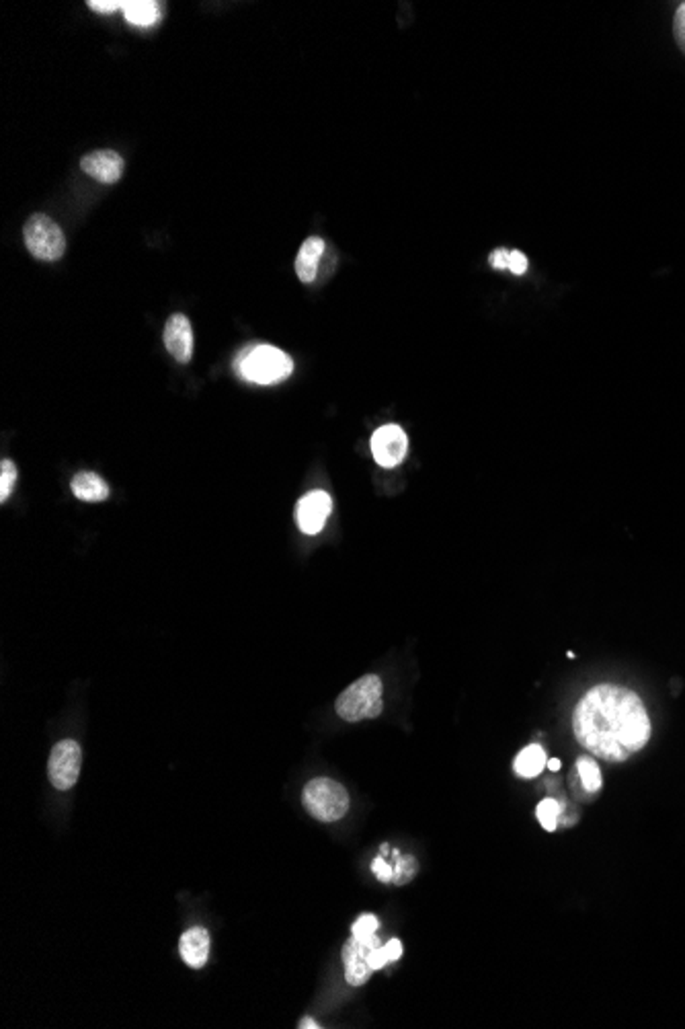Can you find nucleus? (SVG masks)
Instances as JSON below:
<instances>
[{"label": "nucleus", "instance_id": "24", "mask_svg": "<svg viewBox=\"0 0 685 1029\" xmlns=\"http://www.w3.org/2000/svg\"><path fill=\"white\" fill-rule=\"evenodd\" d=\"M89 6L91 11L101 12V15H111L117 9H123V3H120V0H91Z\"/></svg>", "mask_w": 685, "mask_h": 1029}, {"label": "nucleus", "instance_id": "15", "mask_svg": "<svg viewBox=\"0 0 685 1029\" xmlns=\"http://www.w3.org/2000/svg\"><path fill=\"white\" fill-rule=\"evenodd\" d=\"M122 11L128 23L136 25V28H153L162 17L161 4L154 0H128V3H123Z\"/></svg>", "mask_w": 685, "mask_h": 1029}, {"label": "nucleus", "instance_id": "18", "mask_svg": "<svg viewBox=\"0 0 685 1029\" xmlns=\"http://www.w3.org/2000/svg\"><path fill=\"white\" fill-rule=\"evenodd\" d=\"M577 771H579V777H581V783L583 788L587 789L589 793H595L602 789L603 785V779H602V771H599L597 763L593 758H579L577 760Z\"/></svg>", "mask_w": 685, "mask_h": 1029}, {"label": "nucleus", "instance_id": "2", "mask_svg": "<svg viewBox=\"0 0 685 1029\" xmlns=\"http://www.w3.org/2000/svg\"><path fill=\"white\" fill-rule=\"evenodd\" d=\"M239 375L253 384H278L294 372V362L286 352L275 345H255L236 360Z\"/></svg>", "mask_w": 685, "mask_h": 1029}, {"label": "nucleus", "instance_id": "13", "mask_svg": "<svg viewBox=\"0 0 685 1029\" xmlns=\"http://www.w3.org/2000/svg\"><path fill=\"white\" fill-rule=\"evenodd\" d=\"M70 487L72 494H75L78 500L89 503L105 502L111 494L107 481H105L101 475L93 473V471H81V473H76L72 477Z\"/></svg>", "mask_w": 685, "mask_h": 1029}, {"label": "nucleus", "instance_id": "8", "mask_svg": "<svg viewBox=\"0 0 685 1029\" xmlns=\"http://www.w3.org/2000/svg\"><path fill=\"white\" fill-rule=\"evenodd\" d=\"M380 946L382 941L375 935L367 937V939H355V937H351L345 943V947H342V963H345V980L349 985H366L370 974L374 972L370 962H367V955Z\"/></svg>", "mask_w": 685, "mask_h": 1029}, {"label": "nucleus", "instance_id": "9", "mask_svg": "<svg viewBox=\"0 0 685 1029\" xmlns=\"http://www.w3.org/2000/svg\"><path fill=\"white\" fill-rule=\"evenodd\" d=\"M333 500L327 491L314 489L304 497H300L295 508V522L304 534H319L331 516Z\"/></svg>", "mask_w": 685, "mask_h": 1029}, {"label": "nucleus", "instance_id": "14", "mask_svg": "<svg viewBox=\"0 0 685 1029\" xmlns=\"http://www.w3.org/2000/svg\"><path fill=\"white\" fill-rule=\"evenodd\" d=\"M325 241L320 237H308L302 242L298 257H295V273L304 284H312L316 280V272H319V264L325 253Z\"/></svg>", "mask_w": 685, "mask_h": 1029}, {"label": "nucleus", "instance_id": "17", "mask_svg": "<svg viewBox=\"0 0 685 1029\" xmlns=\"http://www.w3.org/2000/svg\"><path fill=\"white\" fill-rule=\"evenodd\" d=\"M400 955H403V943H400L398 939H392L388 943H382L380 947H375L374 952H370V955H367V962H370L372 970H382L386 966V963L397 962Z\"/></svg>", "mask_w": 685, "mask_h": 1029}, {"label": "nucleus", "instance_id": "6", "mask_svg": "<svg viewBox=\"0 0 685 1029\" xmlns=\"http://www.w3.org/2000/svg\"><path fill=\"white\" fill-rule=\"evenodd\" d=\"M83 750L75 740H62L54 746L50 755L48 772L50 781L58 791H68L76 785L81 775Z\"/></svg>", "mask_w": 685, "mask_h": 1029}, {"label": "nucleus", "instance_id": "20", "mask_svg": "<svg viewBox=\"0 0 685 1029\" xmlns=\"http://www.w3.org/2000/svg\"><path fill=\"white\" fill-rule=\"evenodd\" d=\"M15 483H17V467L12 461H3L0 463V502H6L9 500V495L12 494V489H15Z\"/></svg>", "mask_w": 685, "mask_h": 1029}, {"label": "nucleus", "instance_id": "3", "mask_svg": "<svg viewBox=\"0 0 685 1029\" xmlns=\"http://www.w3.org/2000/svg\"><path fill=\"white\" fill-rule=\"evenodd\" d=\"M382 680L375 674H367L355 680L351 686L339 694L337 716L345 721H361V719H374L382 713Z\"/></svg>", "mask_w": 685, "mask_h": 1029}, {"label": "nucleus", "instance_id": "5", "mask_svg": "<svg viewBox=\"0 0 685 1029\" xmlns=\"http://www.w3.org/2000/svg\"><path fill=\"white\" fill-rule=\"evenodd\" d=\"M23 241L33 257L42 261H58L66 253V237L62 228L45 214H33L23 226Z\"/></svg>", "mask_w": 685, "mask_h": 1029}, {"label": "nucleus", "instance_id": "16", "mask_svg": "<svg viewBox=\"0 0 685 1029\" xmlns=\"http://www.w3.org/2000/svg\"><path fill=\"white\" fill-rule=\"evenodd\" d=\"M548 764V758H546V752L542 746L538 744H531L528 748H524L519 752L517 758H516V764H513V769L519 777L524 779H531V777H538L539 772L544 771V766Z\"/></svg>", "mask_w": 685, "mask_h": 1029}, {"label": "nucleus", "instance_id": "10", "mask_svg": "<svg viewBox=\"0 0 685 1029\" xmlns=\"http://www.w3.org/2000/svg\"><path fill=\"white\" fill-rule=\"evenodd\" d=\"M162 339L170 356L179 364H187L193 358V329H191L185 314H170L167 325H164Z\"/></svg>", "mask_w": 685, "mask_h": 1029}, {"label": "nucleus", "instance_id": "19", "mask_svg": "<svg viewBox=\"0 0 685 1029\" xmlns=\"http://www.w3.org/2000/svg\"><path fill=\"white\" fill-rule=\"evenodd\" d=\"M558 814H561V805L555 799H544V802L538 803L536 808V816L539 824L544 826V830L548 832H555L556 830V824H558Z\"/></svg>", "mask_w": 685, "mask_h": 1029}, {"label": "nucleus", "instance_id": "22", "mask_svg": "<svg viewBox=\"0 0 685 1029\" xmlns=\"http://www.w3.org/2000/svg\"><path fill=\"white\" fill-rule=\"evenodd\" d=\"M414 874V859L408 857V859H398L397 861V867H394V880L397 883H405L413 877Z\"/></svg>", "mask_w": 685, "mask_h": 1029}, {"label": "nucleus", "instance_id": "23", "mask_svg": "<svg viewBox=\"0 0 685 1029\" xmlns=\"http://www.w3.org/2000/svg\"><path fill=\"white\" fill-rule=\"evenodd\" d=\"M507 270L516 275H522L528 270V259L522 251H509V259H507Z\"/></svg>", "mask_w": 685, "mask_h": 1029}, {"label": "nucleus", "instance_id": "7", "mask_svg": "<svg viewBox=\"0 0 685 1029\" xmlns=\"http://www.w3.org/2000/svg\"><path fill=\"white\" fill-rule=\"evenodd\" d=\"M372 455L375 463L384 469H394L408 455V436L397 423L382 425L372 436Z\"/></svg>", "mask_w": 685, "mask_h": 1029}, {"label": "nucleus", "instance_id": "21", "mask_svg": "<svg viewBox=\"0 0 685 1029\" xmlns=\"http://www.w3.org/2000/svg\"><path fill=\"white\" fill-rule=\"evenodd\" d=\"M375 930H378V919L374 914H364L355 921L353 937L355 939H367V937L375 935Z\"/></svg>", "mask_w": 685, "mask_h": 1029}, {"label": "nucleus", "instance_id": "25", "mask_svg": "<svg viewBox=\"0 0 685 1029\" xmlns=\"http://www.w3.org/2000/svg\"><path fill=\"white\" fill-rule=\"evenodd\" d=\"M372 869H374V874L378 875V880H380V882L388 883V882H392V880H394V869H392L390 865H388V863H386L384 859H382V857H380V859H375L374 865H372Z\"/></svg>", "mask_w": 685, "mask_h": 1029}, {"label": "nucleus", "instance_id": "26", "mask_svg": "<svg viewBox=\"0 0 685 1029\" xmlns=\"http://www.w3.org/2000/svg\"><path fill=\"white\" fill-rule=\"evenodd\" d=\"M675 37H677V44H680V48L685 51V3L677 9V15H675Z\"/></svg>", "mask_w": 685, "mask_h": 1029}, {"label": "nucleus", "instance_id": "12", "mask_svg": "<svg viewBox=\"0 0 685 1029\" xmlns=\"http://www.w3.org/2000/svg\"><path fill=\"white\" fill-rule=\"evenodd\" d=\"M179 954L189 968L200 970L209 958V933L203 927H193L181 935Z\"/></svg>", "mask_w": 685, "mask_h": 1029}, {"label": "nucleus", "instance_id": "11", "mask_svg": "<svg viewBox=\"0 0 685 1029\" xmlns=\"http://www.w3.org/2000/svg\"><path fill=\"white\" fill-rule=\"evenodd\" d=\"M81 169L95 181L105 183V186H114L122 179L125 162L115 150H97V153H89L83 156Z\"/></svg>", "mask_w": 685, "mask_h": 1029}, {"label": "nucleus", "instance_id": "1", "mask_svg": "<svg viewBox=\"0 0 685 1029\" xmlns=\"http://www.w3.org/2000/svg\"><path fill=\"white\" fill-rule=\"evenodd\" d=\"M572 732L593 756L622 763L647 746L650 719L641 697L630 688L597 685L577 703Z\"/></svg>", "mask_w": 685, "mask_h": 1029}, {"label": "nucleus", "instance_id": "28", "mask_svg": "<svg viewBox=\"0 0 685 1029\" xmlns=\"http://www.w3.org/2000/svg\"><path fill=\"white\" fill-rule=\"evenodd\" d=\"M546 766H548L550 771H558V769H561V760L552 758V760H548V764H546Z\"/></svg>", "mask_w": 685, "mask_h": 1029}, {"label": "nucleus", "instance_id": "27", "mask_svg": "<svg viewBox=\"0 0 685 1029\" xmlns=\"http://www.w3.org/2000/svg\"><path fill=\"white\" fill-rule=\"evenodd\" d=\"M298 1027H302V1029H306V1027H320V1025H319V1024H316V1021H312V1019H302V1021H300V1025H298Z\"/></svg>", "mask_w": 685, "mask_h": 1029}, {"label": "nucleus", "instance_id": "4", "mask_svg": "<svg viewBox=\"0 0 685 1029\" xmlns=\"http://www.w3.org/2000/svg\"><path fill=\"white\" fill-rule=\"evenodd\" d=\"M304 808L308 814L320 822H337L349 810V793L341 783L333 779H312L304 788Z\"/></svg>", "mask_w": 685, "mask_h": 1029}]
</instances>
